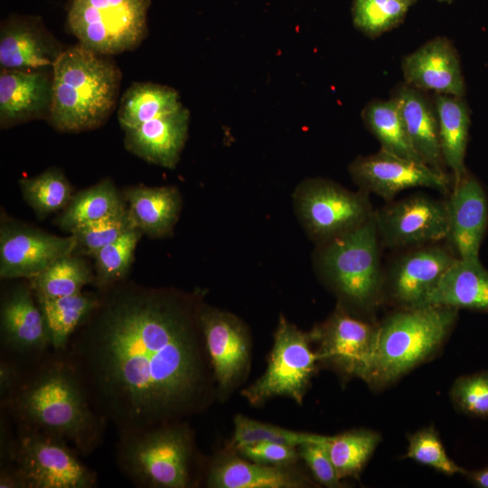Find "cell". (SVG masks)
<instances>
[{
    "mask_svg": "<svg viewBox=\"0 0 488 488\" xmlns=\"http://www.w3.org/2000/svg\"><path fill=\"white\" fill-rule=\"evenodd\" d=\"M293 202L300 223L319 245L358 228L374 214L367 192H352L322 178L303 181Z\"/></svg>",
    "mask_w": 488,
    "mask_h": 488,
    "instance_id": "8",
    "label": "cell"
},
{
    "mask_svg": "<svg viewBox=\"0 0 488 488\" xmlns=\"http://www.w3.org/2000/svg\"><path fill=\"white\" fill-rule=\"evenodd\" d=\"M190 113L185 107L124 130L127 151L145 161L173 169L188 136Z\"/></svg>",
    "mask_w": 488,
    "mask_h": 488,
    "instance_id": "21",
    "label": "cell"
},
{
    "mask_svg": "<svg viewBox=\"0 0 488 488\" xmlns=\"http://www.w3.org/2000/svg\"><path fill=\"white\" fill-rule=\"evenodd\" d=\"M23 365L17 361L1 355L0 360V399L7 397L18 384Z\"/></svg>",
    "mask_w": 488,
    "mask_h": 488,
    "instance_id": "43",
    "label": "cell"
},
{
    "mask_svg": "<svg viewBox=\"0 0 488 488\" xmlns=\"http://www.w3.org/2000/svg\"><path fill=\"white\" fill-rule=\"evenodd\" d=\"M439 2H446V3H451L453 2L454 0H437Z\"/></svg>",
    "mask_w": 488,
    "mask_h": 488,
    "instance_id": "47",
    "label": "cell"
},
{
    "mask_svg": "<svg viewBox=\"0 0 488 488\" xmlns=\"http://www.w3.org/2000/svg\"><path fill=\"white\" fill-rule=\"evenodd\" d=\"M0 400L16 430L62 440L84 456L103 443L108 423L64 352L52 349L23 365L18 384Z\"/></svg>",
    "mask_w": 488,
    "mask_h": 488,
    "instance_id": "2",
    "label": "cell"
},
{
    "mask_svg": "<svg viewBox=\"0 0 488 488\" xmlns=\"http://www.w3.org/2000/svg\"><path fill=\"white\" fill-rule=\"evenodd\" d=\"M121 81L117 64L80 43L64 49L52 67L50 125L61 132L99 127L114 110Z\"/></svg>",
    "mask_w": 488,
    "mask_h": 488,
    "instance_id": "3",
    "label": "cell"
},
{
    "mask_svg": "<svg viewBox=\"0 0 488 488\" xmlns=\"http://www.w3.org/2000/svg\"><path fill=\"white\" fill-rule=\"evenodd\" d=\"M126 208L123 194L110 179H103L74 194L55 223L70 234L82 225L117 214Z\"/></svg>",
    "mask_w": 488,
    "mask_h": 488,
    "instance_id": "30",
    "label": "cell"
},
{
    "mask_svg": "<svg viewBox=\"0 0 488 488\" xmlns=\"http://www.w3.org/2000/svg\"><path fill=\"white\" fill-rule=\"evenodd\" d=\"M50 334L52 348L64 352L70 338L99 303V294L81 291L56 297H36Z\"/></svg>",
    "mask_w": 488,
    "mask_h": 488,
    "instance_id": "29",
    "label": "cell"
},
{
    "mask_svg": "<svg viewBox=\"0 0 488 488\" xmlns=\"http://www.w3.org/2000/svg\"><path fill=\"white\" fill-rule=\"evenodd\" d=\"M142 236L141 230L133 228L92 255L96 270L94 283L100 291L118 284L127 276Z\"/></svg>",
    "mask_w": 488,
    "mask_h": 488,
    "instance_id": "35",
    "label": "cell"
},
{
    "mask_svg": "<svg viewBox=\"0 0 488 488\" xmlns=\"http://www.w3.org/2000/svg\"><path fill=\"white\" fill-rule=\"evenodd\" d=\"M420 305L488 312V270L479 258H455Z\"/></svg>",
    "mask_w": 488,
    "mask_h": 488,
    "instance_id": "23",
    "label": "cell"
},
{
    "mask_svg": "<svg viewBox=\"0 0 488 488\" xmlns=\"http://www.w3.org/2000/svg\"><path fill=\"white\" fill-rule=\"evenodd\" d=\"M151 0H70L67 27L79 43L110 56L133 51L146 37Z\"/></svg>",
    "mask_w": 488,
    "mask_h": 488,
    "instance_id": "7",
    "label": "cell"
},
{
    "mask_svg": "<svg viewBox=\"0 0 488 488\" xmlns=\"http://www.w3.org/2000/svg\"><path fill=\"white\" fill-rule=\"evenodd\" d=\"M328 440L324 443H307L300 446V455L321 483L334 487L339 484L340 479L327 450Z\"/></svg>",
    "mask_w": 488,
    "mask_h": 488,
    "instance_id": "41",
    "label": "cell"
},
{
    "mask_svg": "<svg viewBox=\"0 0 488 488\" xmlns=\"http://www.w3.org/2000/svg\"><path fill=\"white\" fill-rule=\"evenodd\" d=\"M234 422L233 441L237 448L258 442H274L295 447L307 443H324L330 438V436L286 430L241 415H238Z\"/></svg>",
    "mask_w": 488,
    "mask_h": 488,
    "instance_id": "38",
    "label": "cell"
},
{
    "mask_svg": "<svg viewBox=\"0 0 488 488\" xmlns=\"http://www.w3.org/2000/svg\"><path fill=\"white\" fill-rule=\"evenodd\" d=\"M80 455L62 440L16 430L6 464L14 463L17 466L25 488L96 487L97 473L84 465Z\"/></svg>",
    "mask_w": 488,
    "mask_h": 488,
    "instance_id": "9",
    "label": "cell"
},
{
    "mask_svg": "<svg viewBox=\"0 0 488 488\" xmlns=\"http://www.w3.org/2000/svg\"><path fill=\"white\" fill-rule=\"evenodd\" d=\"M457 308L409 307L377 328L369 368L363 378L374 386L394 381L424 361L444 341L457 317Z\"/></svg>",
    "mask_w": 488,
    "mask_h": 488,
    "instance_id": "4",
    "label": "cell"
},
{
    "mask_svg": "<svg viewBox=\"0 0 488 488\" xmlns=\"http://www.w3.org/2000/svg\"><path fill=\"white\" fill-rule=\"evenodd\" d=\"M379 238L388 247L424 245L446 238V202L413 195L393 202L375 213Z\"/></svg>",
    "mask_w": 488,
    "mask_h": 488,
    "instance_id": "12",
    "label": "cell"
},
{
    "mask_svg": "<svg viewBox=\"0 0 488 488\" xmlns=\"http://www.w3.org/2000/svg\"><path fill=\"white\" fill-rule=\"evenodd\" d=\"M28 280L35 297L56 298L81 292L95 282V274L79 255L70 254Z\"/></svg>",
    "mask_w": 488,
    "mask_h": 488,
    "instance_id": "32",
    "label": "cell"
},
{
    "mask_svg": "<svg viewBox=\"0 0 488 488\" xmlns=\"http://www.w3.org/2000/svg\"><path fill=\"white\" fill-rule=\"evenodd\" d=\"M75 241L15 221L0 227V277L30 279L57 259L73 254Z\"/></svg>",
    "mask_w": 488,
    "mask_h": 488,
    "instance_id": "13",
    "label": "cell"
},
{
    "mask_svg": "<svg viewBox=\"0 0 488 488\" xmlns=\"http://www.w3.org/2000/svg\"><path fill=\"white\" fill-rule=\"evenodd\" d=\"M407 5H408L409 6L413 4H415L418 0H399Z\"/></svg>",
    "mask_w": 488,
    "mask_h": 488,
    "instance_id": "46",
    "label": "cell"
},
{
    "mask_svg": "<svg viewBox=\"0 0 488 488\" xmlns=\"http://www.w3.org/2000/svg\"><path fill=\"white\" fill-rule=\"evenodd\" d=\"M379 442V435L369 430L330 436L327 450L339 479L357 476Z\"/></svg>",
    "mask_w": 488,
    "mask_h": 488,
    "instance_id": "34",
    "label": "cell"
},
{
    "mask_svg": "<svg viewBox=\"0 0 488 488\" xmlns=\"http://www.w3.org/2000/svg\"><path fill=\"white\" fill-rule=\"evenodd\" d=\"M52 100V70L3 69L0 71V127L48 118Z\"/></svg>",
    "mask_w": 488,
    "mask_h": 488,
    "instance_id": "18",
    "label": "cell"
},
{
    "mask_svg": "<svg viewBox=\"0 0 488 488\" xmlns=\"http://www.w3.org/2000/svg\"><path fill=\"white\" fill-rule=\"evenodd\" d=\"M0 488H25L23 478L14 463L0 465Z\"/></svg>",
    "mask_w": 488,
    "mask_h": 488,
    "instance_id": "44",
    "label": "cell"
},
{
    "mask_svg": "<svg viewBox=\"0 0 488 488\" xmlns=\"http://www.w3.org/2000/svg\"><path fill=\"white\" fill-rule=\"evenodd\" d=\"M455 259L448 251L435 246L403 256L390 272L393 296L408 307L419 306Z\"/></svg>",
    "mask_w": 488,
    "mask_h": 488,
    "instance_id": "22",
    "label": "cell"
},
{
    "mask_svg": "<svg viewBox=\"0 0 488 488\" xmlns=\"http://www.w3.org/2000/svg\"><path fill=\"white\" fill-rule=\"evenodd\" d=\"M198 307L168 289L117 284L64 351L95 409L117 434L170 422L203 386Z\"/></svg>",
    "mask_w": 488,
    "mask_h": 488,
    "instance_id": "1",
    "label": "cell"
},
{
    "mask_svg": "<svg viewBox=\"0 0 488 488\" xmlns=\"http://www.w3.org/2000/svg\"><path fill=\"white\" fill-rule=\"evenodd\" d=\"M393 98L399 105L409 139L421 160L435 171L446 174L434 99L407 83L397 88Z\"/></svg>",
    "mask_w": 488,
    "mask_h": 488,
    "instance_id": "24",
    "label": "cell"
},
{
    "mask_svg": "<svg viewBox=\"0 0 488 488\" xmlns=\"http://www.w3.org/2000/svg\"><path fill=\"white\" fill-rule=\"evenodd\" d=\"M133 228L136 227L127 208L117 214L82 225L70 233L75 241L73 254L92 257L96 251Z\"/></svg>",
    "mask_w": 488,
    "mask_h": 488,
    "instance_id": "37",
    "label": "cell"
},
{
    "mask_svg": "<svg viewBox=\"0 0 488 488\" xmlns=\"http://www.w3.org/2000/svg\"><path fill=\"white\" fill-rule=\"evenodd\" d=\"M1 355L26 365L51 351L50 334L30 285L20 284L2 296L0 305Z\"/></svg>",
    "mask_w": 488,
    "mask_h": 488,
    "instance_id": "11",
    "label": "cell"
},
{
    "mask_svg": "<svg viewBox=\"0 0 488 488\" xmlns=\"http://www.w3.org/2000/svg\"><path fill=\"white\" fill-rule=\"evenodd\" d=\"M208 483L217 488H296L306 483L282 466L230 457L212 466Z\"/></svg>",
    "mask_w": 488,
    "mask_h": 488,
    "instance_id": "27",
    "label": "cell"
},
{
    "mask_svg": "<svg viewBox=\"0 0 488 488\" xmlns=\"http://www.w3.org/2000/svg\"><path fill=\"white\" fill-rule=\"evenodd\" d=\"M361 117L367 128L380 142V149L424 163L409 139L399 105L395 98L369 102L364 107Z\"/></svg>",
    "mask_w": 488,
    "mask_h": 488,
    "instance_id": "31",
    "label": "cell"
},
{
    "mask_svg": "<svg viewBox=\"0 0 488 488\" xmlns=\"http://www.w3.org/2000/svg\"><path fill=\"white\" fill-rule=\"evenodd\" d=\"M122 194L134 226L143 234L155 239L171 234L182 208L175 187L135 185Z\"/></svg>",
    "mask_w": 488,
    "mask_h": 488,
    "instance_id": "25",
    "label": "cell"
},
{
    "mask_svg": "<svg viewBox=\"0 0 488 488\" xmlns=\"http://www.w3.org/2000/svg\"><path fill=\"white\" fill-rule=\"evenodd\" d=\"M407 456L448 475L465 474L449 458L432 427L419 430L409 437Z\"/></svg>",
    "mask_w": 488,
    "mask_h": 488,
    "instance_id": "39",
    "label": "cell"
},
{
    "mask_svg": "<svg viewBox=\"0 0 488 488\" xmlns=\"http://www.w3.org/2000/svg\"><path fill=\"white\" fill-rule=\"evenodd\" d=\"M264 375L243 395L252 404L275 396H286L301 403L320 358L310 347L311 336L281 317Z\"/></svg>",
    "mask_w": 488,
    "mask_h": 488,
    "instance_id": "10",
    "label": "cell"
},
{
    "mask_svg": "<svg viewBox=\"0 0 488 488\" xmlns=\"http://www.w3.org/2000/svg\"><path fill=\"white\" fill-rule=\"evenodd\" d=\"M469 479L478 487L488 488V466L471 473H466Z\"/></svg>",
    "mask_w": 488,
    "mask_h": 488,
    "instance_id": "45",
    "label": "cell"
},
{
    "mask_svg": "<svg viewBox=\"0 0 488 488\" xmlns=\"http://www.w3.org/2000/svg\"><path fill=\"white\" fill-rule=\"evenodd\" d=\"M63 50L38 17L16 15L1 24L0 66L3 69L52 70Z\"/></svg>",
    "mask_w": 488,
    "mask_h": 488,
    "instance_id": "16",
    "label": "cell"
},
{
    "mask_svg": "<svg viewBox=\"0 0 488 488\" xmlns=\"http://www.w3.org/2000/svg\"><path fill=\"white\" fill-rule=\"evenodd\" d=\"M408 7L399 0H352V22L360 32L374 39L400 24Z\"/></svg>",
    "mask_w": 488,
    "mask_h": 488,
    "instance_id": "36",
    "label": "cell"
},
{
    "mask_svg": "<svg viewBox=\"0 0 488 488\" xmlns=\"http://www.w3.org/2000/svg\"><path fill=\"white\" fill-rule=\"evenodd\" d=\"M116 455L118 469L136 486L189 485L192 439L183 425L167 422L119 434Z\"/></svg>",
    "mask_w": 488,
    "mask_h": 488,
    "instance_id": "5",
    "label": "cell"
},
{
    "mask_svg": "<svg viewBox=\"0 0 488 488\" xmlns=\"http://www.w3.org/2000/svg\"><path fill=\"white\" fill-rule=\"evenodd\" d=\"M405 83L424 92L463 98L465 82L458 52L446 37H435L402 61Z\"/></svg>",
    "mask_w": 488,
    "mask_h": 488,
    "instance_id": "15",
    "label": "cell"
},
{
    "mask_svg": "<svg viewBox=\"0 0 488 488\" xmlns=\"http://www.w3.org/2000/svg\"><path fill=\"white\" fill-rule=\"evenodd\" d=\"M183 105L178 92L168 86L153 82H135L122 95L117 110L123 130L173 113Z\"/></svg>",
    "mask_w": 488,
    "mask_h": 488,
    "instance_id": "28",
    "label": "cell"
},
{
    "mask_svg": "<svg viewBox=\"0 0 488 488\" xmlns=\"http://www.w3.org/2000/svg\"><path fill=\"white\" fill-rule=\"evenodd\" d=\"M19 187L25 202L41 220L63 211L74 195L63 172L55 167L20 179Z\"/></svg>",
    "mask_w": 488,
    "mask_h": 488,
    "instance_id": "33",
    "label": "cell"
},
{
    "mask_svg": "<svg viewBox=\"0 0 488 488\" xmlns=\"http://www.w3.org/2000/svg\"><path fill=\"white\" fill-rule=\"evenodd\" d=\"M239 449L248 459L267 465L285 466L297 458L294 446L274 442H258Z\"/></svg>",
    "mask_w": 488,
    "mask_h": 488,
    "instance_id": "42",
    "label": "cell"
},
{
    "mask_svg": "<svg viewBox=\"0 0 488 488\" xmlns=\"http://www.w3.org/2000/svg\"><path fill=\"white\" fill-rule=\"evenodd\" d=\"M447 204L446 238L460 258H479L488 225V199L481 183L468 174L455 182Z\"/></svg>",
    "mask_w": 488,
    "mask_h": 488,
    "instance_id": "19",
    "label": "cell"
},
{
    "mask_svg": "<svg viewBox=\"0 0 488 488\" xmlns=\"http://www.w3.org/2000/svg\"><path fill=\"white\" fill-rule=\"evenodd\" d=\"M379 239L374 213L358 228L320 244L316 256L319 272L354 305H369L379 294Z\"/></svg>",
    "mask_w": 488,
    "mask_h": 488,
    "instance_id": "6",
    "label": "cell"
},
{
    "mask_svg": "<svg viewBox=\"0 0 488 488\" xmlns=\"http://www.w3.org/2000/svg\"><path fill=\"white\" fill-rule=\"evenodd\" d=\"M433 99L443 160L457 182L468 174L465 157L470 127L469 109L460 97L435 93Z\"/></svg>",
    "mask_w": 488,
    "mask_h": 488,
    "instance_id": "26",
    "label": "cell"
},
{
    "mask_svg": "<svg viewBox=\"0 0 488 488\" xmlns=\"http://www.w3.org/2000/svg\"><path fill=\"white\" fill-rule=\"evenodd\" d=\"M352 181L365 192L391 201L401 191L427 187L441 192L449 188V179L426 164L380 149L357 157L349 166Z\"/></svg>",
    "mask_w": 488,
    "mask_h": 488,
    "instance_id": "14",
    "label": "cell"
},
{
    "mask_svg": "<svg viewBox=\"0 0 488 488\" xmlns=\"http://www.w3.org/2000/svg\"><path fill=\"white\" fill-rule=\"evenodd\" d=\"M199 321L216 379L220 386L228 388L248 362L245 330L235 316L213 308H201Z\"/></svg>",
    "mask_w": 488,
    "mask_h": 488,
    "instance_id": "20",
    "label": "cell"
},
{
    "mask_svg": "<svg viewBox=\"0 0 488 488\" xmlns=\"http://www.w3.org/2000/svg\"><path fill=\"white\" fill-rule=\"evenodd\" d=\"M451 397L463 413L488 417V371L457 379L451 389Z\"/></svg>",
    "mask_w": 488,
    "mask_h": 488,
    "instance_id": "40",
    "label": "cell"
},
{
    "mask_svg": "<svg viewBox=\"0 0 488 488\" xmlns=\"http://www.w3.org/2000/svg\"><path fill=\"white\" fill-rule=\"evenodd\" d=\"M377 328L337 310L323 327L313 333L321 341L320 357L343 371L364 378L370 365Z\"/></svg>",
    "mask_w": 488,
    "mask_h": 488,
    "instance_id": "17",
    "label": "cell"
}]
</instances>
